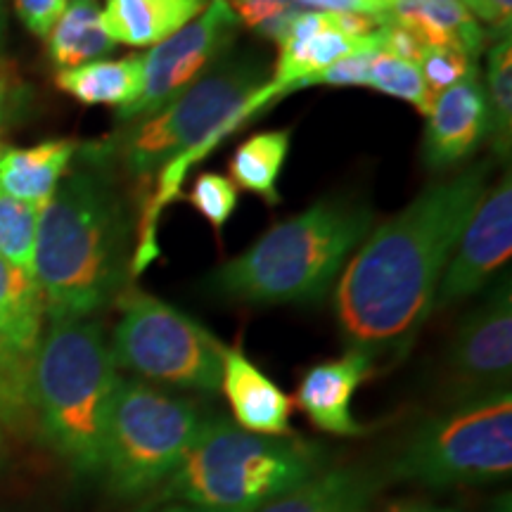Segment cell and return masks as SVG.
<instances>
[{"instance_id":"6da1fadb","label":"cell","mask_w":512,"mask_h":512,"mask_svg":"<svg viewBox=\"0 0 512 512\" xmlns=\"http://www.w3.org/2000/svg\"><path fill=\"white\" fill-rule=\"evenodd\" d=\"M491 162L434 183L358 247L339 275L335 311L349 349L403 354L430 318L460 235L486 195Z\"/></svg>"},{"instance_id":"7a4b0ae2","label":"cell","mask_w":512,"mask_h":512,"mask_svg":"<svg viewBox=\"0 0 512 512\" xmlns=\"http://www.w3.org/2000/svg\"><path fill=\"white\" fill-rule=\"evenodd\" d=\"M131 219L105 145L76 152L41 209L34 278L46 318H95L131 280Z\"/></svg>"},{"instance_id":"3957f363","label":"cell","mask_w":512,"mask_h":512,"mask_svg":"<svg viewBox=\"0 0 512 512\" xmlns=\"http://www.w3.org/2000/svg\"><path fill=\"white\" fill-rule=\"evenodd\" d=\"M370 226L368 204L328 197L216 268L207 287L216 297L242 304H316L332 290Z\"/></svg>"},{"instance_id":"277c9868","label":"cell","mask_w":512,"mask_h":512,"mask_svg":"<svg viewBox=\"0 0 512 512\" xmlns=\"http://www.w3.org/2000/svg\"><path fill=\"white\" fill-rule=\"evenodd\" d=\"M117 382V366L98 318L48 320L31 384L36 434L79 475L102 470Z\"/></svg>"},{"instance_id":"5b68a950","label":"cell","mask_w":512,"mask_h":512,"mask_svg":"<svg viewBox=\"0 0 512 512\" xmlns=\"http://www.w3.org/2000/svg\"><path fill=\"white\" fill-rule=\"evenodd\" d=\"M323 463V451L294 434L268 437L226 418H204L159 498L219 512H256L318 475Z\"/></svg>"},{"instance_id":"8992f818","label":"cell","mask_w":512,"mask_h":512,"mask_svg":"<svg viewBox=\"0 0 512 512\" xmlns=\"http://www.w3.org/2000/svg\"><path fill=\"white\" fill-rule=\"evenodd\" d=\"M195 403L140 380H121L107 418L102 475L119 498H143L188 456L202 427Z\"/></svg>"},{"instance_id":"52a82bcc","label":"cell","mask_w":512,"mask_h":512,"mask_svg":"<svg viewBox=\"0 0 512 512\" xmlns=\"http://www.w3.org/2000/svg\"><path fill=\"white\" fill-rule=\"evenodd\" d=\"M266 83L268 72L261 60L235 57L216 62L162 112L121 126L117 138L102 145L128 174L147 178L204 143Z\"/></svg>"},{"instance_id":"ba28073f","label":"cell","mask_w":512,"mask_h":512,"mask_svg":"<svg viewBox=\"0 0 512 512\" xmlns=\"http://www.w3.org/2000/svg\"><path fill=\"white\" fill-rule=\"evenodd\" d=\"M512 470L510 392L456 403L420 425L392 465V477L432 489L489 484Z\"/></svg>"},{"instance_id":"9c48e42d","label":"cell","mask_w":512,"mask_h":512,"mask_svg":"<svg viewBox=\"0 0 512 512\" xmlns=\"http://www.w3.org/2000/svg\"><path fill=\"white\" fill-rule=\"evenodd\" d=\"M117 304L114 366L178 389L219 392L226 347L202 323L136 287H126Z\"/></svg>"},{"instance_id":"30bf717a","label":"cell","mask_w":512,"mask_h":512,"mask_svg":"<svg viewBox=\"0 0 512 512\" xmlns=\"http://www.w3.org/2000/svg\"><path fill=\"white\" fill-rule=\"evenodd\" d=\"M240 22L228 0H209L181 31L152 46L143 57V91L133 105L117 112L119 124L143 121L162 112L190 83L219 62L233 46Z\"/></svg>"},{"instance_id":"8fae6325","label":"cell","mask_w":512,"mask_h":512,"mask_svg":"<svg viewBox=\"0 0 512 512\" xmlns=\"http://www.w3.org/2000/svg\"><path fill=\"white\" fill-rule=\"evenodd\" d=\"M46 323L34 273L0 259V422L17 437L36 434L31 384Z\"/></svg>"},{"instance_id":"7c38bea8","label":"cell","mask_w":512,"mask_h":512,"mask_svg":"<svg viewBox=\"0 0 512 512\" xmlns=\"http://www.w3.org/2000/svg\"><path fill=\"white\" fill-rule=\"evenodd\" d=\"M510 377L512 292L505 275L458 325L446 354V387L463 403L508 392Z\"/></svg>"},{"instance_id":"4fadbf2b","label":"cell","mask_w":512,"mask_h":512,"mask_svg":"<svg viewBox=\"0 0 512 512\" xmlns=\"http://www.w3.org/2000/svg\"><path fill=\"white\" fill-rule=\"evenodd\" d=\"M512 252V181L505 174L486 192L460 235L441 275L432 311H446L489 283L491 275L508 264Z\"/></svg>"},{"instance_id":"5bb4252c","label":"cell","mask_w":512,"mask_h":512,"mask_svg":"<svg viewBox=\"0 0 512 512\" xmlns=\"http://www.w3.org/2000/svg\"><path fill=\"white\" fill-rule=\"evenodd\" d=\"M491 136V114L479 72L441 91L427 114L422 162L446 171L470 159Z\"/></svg>"},{"instance_id":"9a60e30c","label":"cell","mask_w":512,"mask_h":512,"mask_svg":"<svg viewBox=\"0 0 512 512\" xmlns=\"http://www.w3.org/2000/svg\"><path fill=\"white\" fill-rule=\"evenodd\" d=\"M375 358L361 349H349L335 361L316 363L299 382L297 406L318 430L335 437H358L363 425H358L351 413L356 389L373 375Z\"/></svg>"},{"instance_id":"2e32d148","label":"cell","mask_w":512,"mask_h":512,"mask_svg":"<svg viewBox=\"0 0 512 512\" xmlns=\"http://www.w3.org/2000/svg\"><path fill=\"white\" fill-rule=\"evenodd\" d=\"M221 389L226 394L235 425L254 434L287 437L292 434V399L240 347L223 354Z\"/></svg>"},{"instance_id":"e0dca14e","label":"cell","mask_w":512,"mask_h":512,"mask_svg":"<svg viewBox=\"0 0 512 512\" xmlns=\"http://www.w3.org/2000/svg\"><path fill=\"white\" fill-rule=\"evenodd\" d=\"M382 22L408 29L425 46L456 48L475 60L489 43L486 29L460 0H392Z\"/></svg>"},{"instance_id":"ac0fdd59","label":"cell","mask_w":512,"mask_h":512,"mask_svg":"<svg viewBox=\"0 0 512 512\" xmlns=\"http://www.w3.org/2000/svg\"><path fill=\"white\" fill-rule=\"evenodd\" d=\"M74 140H43L31 147H0V192L43 209L72 166Z\"/></svg>"},{"instance_id":"d6986e66","label":"cell","mask_w":512,"mask_h":512,"mask_svg":"<svg viewBox=\"0 0 512 512\" xmlns=\"http://www.w3.org/2000/svg\"><path fill=\"white\" fill-rule=\"evenodd\" d=\"M209 0H107L100 24L114 43L131 48L157 46L190 24Z\"/></svg>"},{"instance_id":"ffe728a7","label":"cell","mask_w":512,"mask_h":512,"mask_svg":"<svg viewBox=\"0 0 512 512\" xmlns=\"http://www.w3.org/2000/svg\"><path fill=\"white\" fill-rule=\"evenodd\" d=\"M380 479L366 467H330L256 512H370Z\"/></svg>"},{"instance_id":"44dd1931","label":"cell","mask_w":512,"mask_h":512,"mask_svg":"<svg viewBox=\"0 0 512 512\" xmlns=\"http://www.w3.org/2000/svg\"><path fill=\"white\" fill-rule=\"evenodd\" d=\"M55 86L83 105H105L124 110L143 91V57L95 60L55 74Z\"/></svg>"},{"instance_id":"7402d4cb","label":"cell","mask_w":512,"mask_h":512,"mask_svg":"<svg viewBox=\"0 0 512 512\" xmlns=\"http://www.w3.org/2000/svg\"><path fill=\"white\" fill-rule=\"evenodd\" d=\"M98 0H69L67 8L46 36L48 57L57 72L81 67V64L105 60L117 43L105 34L100 24Z\"/></svg>"},{"instance_id":"603a6c76","label":"cell","mask_w":512,"mask_h":512,"mask_svg":"<svg viewBox=\"0 0 512 512\" xmlns=\"http://www.w3.org/2000/svg\"><path fill=\"white\" fill-rule=\"evenodd\" d=\"M290 140V128H280V131L256 133L238 145V150L233 152L228 162L230 181L235 188L254 192L268 207L278 204V181L283 174L287 152H290Z\"/></svg>"},{"instance_id":"cb8c5ba5","label":"cell","mask_w":512,"mask_h":512,"mask_svg":"<svg viewBox=\"0 0 512 512\" xmlns=\"http://www.w3.org/2000/svg\"><path fill=\"white\" fill-rule=\"evenodd\" d=\"M486 102L491 114V140L501 157L510 155L512 138V43L498 38L486 55Z\"/></svg>"},{"instance_id":"d4e9b609","label":"cell","mask_w":512,"mask_h":512,"mask_svg":"<svg viewBox=\"0 0 512 512\" xmlns=\"http://www.w3.org/2000/svg\"><path fill=\"white\" fill-rule=\"evenodd\" d=\"M41 209L0 192V259L34 273L36 235Z\"/></svg>"},{"instance_id":"484cf974","label":"cell","mask_w":512,"mask_h":512,"mask_svg":"<svg viewBox=\"0 0 512 512\" xmlns=\"http://www.w3.org/2000/svg\"><path fill=\"white\" fill-rule=\"evenodd\" d=\"M366 88H375L384 95H392V98L406 100L415 105V110L420 114H430L434 98L430 88H427L425 79H422L418 64L399 60V57L389 55V53H375L373 60H370V69H368V86Z\"/></svg>"},{"instance_id":"4316f807","label":"cell","mask_w":512,"mask_h":512,"mask_svg":"<svg viewBox=\"0 0 512 512\" xmlns=\"http://www.w3.org/2000/svg\"><path fill=\"white\" fill-rule=\"evenodd\" d=\"M228 5L242 27L273 43L283 41L294 19L306 10L294 0H228Z\"/></svg>"},{"instance_id":"83f0119b","label":"cell","mask_w":512,"mask_h":512,"mask_svg":"<svg viewBox=\"0 0 512 512\" xmlns=\"http://www.w3.org/2000/svg\"><path fill=\"white\" fill-rule=\"evenodd\" d=\"M188 202L200 211L204 221L209 223L216 233H221L223 226L230 221L233 211L238 209V188L226 176L216 174V171H207L200 174L192 183V190L188 195Z\"/></svg>"},{"instance_id":"f1b7e54d","label":"cell","mask_w":512,"mask_h":512,"mask_svg":"<svg viewBox=\"0 0 512 512\" xmlns=\"http://www.w3.org/2000/svg\"><path fill=\"white\" fill-rule=\"evenodd\" d=\"M418 69L432 95H439L470 74L479 72L475 57L465 55L463 50L444 46H425L418 60Z\"/></svg>"},{"instance_id":"f546056e","label":"cell","mask_w":512,"mask_h":512,"mask_svg":"<svg viewBox=\"0 0 512 512\" xmlns=\"http://www.w3.org/2000/svg\"><path fill=\"white\" fill-rule=\"evenodd\" d=\"M380 53V50H377ZM373 50H366V53H354L349 57H342V60L332 62L330 67L320 69V72L306 76L297 83V91L311 86H339V88H351V86H368V69L370 60H373Z\"/></svg>"},{"instance_id":"4dcf8cb0","label":"cell","mask_w":512,"mask_h":512,"mask_svg":"<svg viewBox=\"0 0 512 512\" xmlns=\"http://www.w3.org/2000/svg\"><path fill=\"white\" fill-rule=\"evenodd\" d=\"M12 3H15V12L24 27L34 36L46 38L69 0H12Z\"/></svg>"},{"instance_id":"1f68e13d","label":"cell","mask_w":512,"mask_h":512,"mask_svg":"<svg viewBox=\"0 0 512 512\" xmlns=\"http://www.w3.org/2000/svg\"><path fill=\"white\" fill-rule=\"evenodd\" d=\"M479 24L489 27V38H510L512 34V0H460Z\"/></svg>"},{"instance_id":"d6a6232c","label":"cell","mask_w":512,"mask_h":512,"mask_svg":"<svg viewBox=\"0 0 512 512\" xmlns=\"http://www.w3.org/2000/svg\"><path fill=\"white\" fill-rule=\"evenodd\" d=\"M377 34H380L382 53H389L399 57V60L418 64L422 50H425V43H422L418 36L394 22H382L380 29H377Z\"/></svg>"},{"instance_id":"836d02e7","label":"cell","mask_w":512,"mask_h":512,"mask_svg":"<svg viewBox=\"0 0 512 512\" xmlns=\"http://www.w3.org/2000/svg\"><path fill=\"white\" fill-rule=\"evenodd\" d=\"M294 3L318 12H361V15L377 17L382 22L392 0H294Z\"/></svg>"},{"instance_id":"e575fe53","label":"cell","mask_w":512,"mask_h":512,"mask_svg":"<svg viewBox=\"0 0 512 512\" xmlns=\"http://www.w3.org/2000/svg\"><path fill=\"white\" fill-rule=\"evenodd\" d=\"M8 76H5L3 67H0V133L5 128V119H8Z\"/></svg>"},{"instance_id":"d590c367","label":"cell","mask_w":512,"mask_h":512,"mask_svg":"<svg viewBox=\"0 0 512 512\" xmlns=\"http://www.w3.org/2000/svg\"><path fill=\"white\" fill-rule=\"evenodd\" d=\"M152 512H219V510H209V508H197V505H188V503H169V505H159L157 510Z\"/></svg>"},{"instance_id":"8d00e7d4","label":"cell","mask_w":512,"mask_h":512,"mask_svg":"<svg viewBox=\"0 0 512 512\" xmlns=\"http://www.w3.org/2000/svg\"><path fill=\"white\" fill-rule=\"evenodd\" d=\"M394 512H458L451 508H432V505H403V508Z\"/></svg>"},{"instance_id":"74e56055","label":"cell","mask_w":512,"mask_h":512,"mask_svg":"<svg viewBox=\"0 0 512 512\" xmlns=\"http://www.w3.org/2000/svg\"><path fill=\"white\" fill-rule=\"evenodd\" d=\"M5 456H8V441H5V427L0 422V467L5 463Z\"/></svg>"},{"instance_id":"f35d334b","label":"cell","mask_w":512,"mask_h":512,"mask_svg":"<svg viewBox=\"0 0 512 512\" xmlns=\"http://www.w3.org/2000/svg\"><path fill=\"white\" fill-rule=\"evenodd\" d=\"M5 24H8V19H5L3 0H0V46H3V38H5Z\"/></svg>"}]
</instances>
